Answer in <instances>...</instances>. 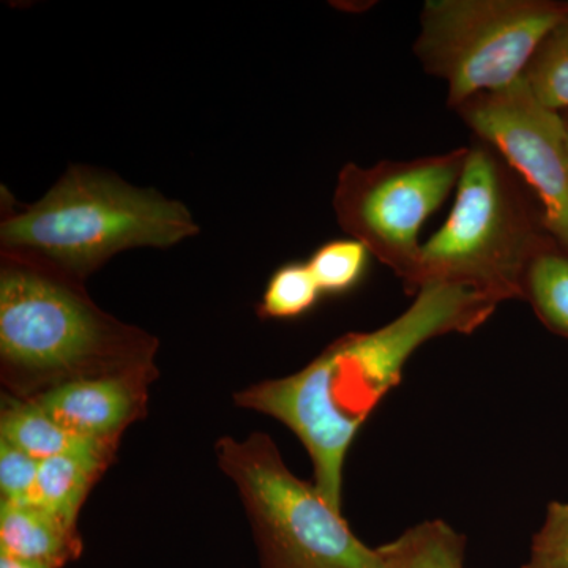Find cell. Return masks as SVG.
Returning <instances> with one entry per match:
<instances>
[{"label": "cell", "mask_w": 568, "mask_h": 568, "mask_svg": "<svg viewBox=\"0 0 568 568\" xmlns=\"http://www.w3.org/2000/svg\"><path fill=\"white\" fill-rule=\"evenodd\" d=\"M497 302L477 291L429 284L403 315L373 332L347 334L294 375L239 392L235 403L274 417L304 444L315 487L342 510L343 467L355 436L402 381L418 347L448 334H473Z\"/></svg>", "instance_id": "cell-1"}, {"label": "cell", "mask_w": 568, "mask_h": 568, "mask_svg": "<svg viewBox=\"0 0 568 568\" xmlns=\"http://www.w3.org/2000/svg\"><path fill=\"white\" fill-rule=\"evenodd\" d=\"M197 233L192 213L179 201L73 164L37 203L3 207L0 253L82 283L115 254L170 248Z\"/></svg>", "instance_id": "cell-2"}, {"label": "cell", "mask_w": 568, "mask_h": 568, "mask_svg": "<svg viewBox=\"0 0 568 568\" xmlns=\"http://www.w3.org/2000/svg\"><path fill=\"white\" fill-rule=\"evenodd\" d=\"M0 257L7 375L59 384L151 364L155 339L97 308L81 282L14 254Z\"/></svg>", "instance_id": "cell-3"}, {"label": "cell", "mask_w": 568, "mask_h": 568, "mask_svg": "<svg viewBox=\"0 0 568 568\" xmlns=\"http://www.w3.org/2000/svg\"><path fill=\"white\" fill-rule=\"evenodd\" d=\"M551 242L536 194L491 144L474 136L454 209L422 246L418 291L448 284L497 304L523 301L529 264Z\"/></svg>", "instance_id": "cell-4"}, {"label": "cell", "mask_w": 568, "mask_h": 568, "mask_svg": "<svg viewBox=\"0 0 568 568\" xmlns=\"http://www.w3.org/2000/svg\"><path fill=\"white\" fill-rule=\"evenodd\" d=\"M220 467L234 481L253 526L263 568H386L310 485L291 473L271 437H223Z\"/></svg>", "instance_id": "cell-5"}, {"label": "cell", "mask_w": 568, "mask_h": 568, "mask_svg": "<svg viewBox=\"0 0 568 568\" xmlns=\"http://www.w3.org/2000/svg\"><path fill=\"white\" fill-rule=\"evenodd\" d=\"M566 7L559 0H426L414 54L425 73L446 82L455 111L521 80Z\"/></svg>", "instance_id": "cell-6"}, {"label": "cell", "mask_w": 568, "mask_h": 568, "mask_svg": "<svg viewBox=\"0 0 568 568\" xmlns=\"http://www.w3.org/2000/svg\"><path fill=\"white\" fill-rule=\"evenodd\" d=\"M467 145L440 155L383 160L339 171L334 212L339 227L394 272L406 294L418 293L422 226L457 190Z\"/></svg>", "instance_id": "cell-7"}, {"label": "cell", "mask_w": 568, "mask_h": 568, "mask_svg": "<svg viewBox=\"0 0 568 568\" xmlns=\"http://www.w3.org/2000/svg\"><path fill=\"white\" fill-rule=\"evenodd\" d=\"M536 194L552 241L568 253V133L564 112L544 106L523 80L455 110Z\"/></svg>", "instance_id": "cell-8"}, {"label": "cell", "mask_w": 568, "mask_h": 568, "mask_svg": "<svg viewBox=\"0 0 568 568\" xmlns=\"http://www.w3.org/2000/svg\"><path fill=\"white\" fill-rule=\"evenodd\" d=\"M151 364L54 384L31 398L67 432L82 439L114 440L141 413Z\"/></svg>", "instance_id": "cell-9"}, {"label": "cell", "mask_w": 568, "mask_h": 568, "mask_svg": "<svg viewBox=\"0 0 568 568\" xmlns=\"http://www.w3.org/2000/svg\"><path fill=\"white\" fill-rule=\"evenodd\" d=\"M114 440L82 439L77 446L40 462L29 503L43 507L77 529V518L89 489L102 474Z\"/></svg>", "instance_id": "cell-10"}, {"label": "cell", "mask_w": 568, "mask_h": 568, "mask_svg": "<svg viewBox=\"0 0 568 568\" xmlns=\"http://www.w3.org/2000/svg\"><path fill=\"white\" fill-rule=\"evenodd\" d=\"M77 529L33 503L0 506V552L13 558L61 568L81 555Z\"/></svg>", "instance_id": "cell-11"}, {"label": "cell", "mask_w": 568, "mask_h": 568, "mask_svg": "<svg viewBox=\"0 0 568 568\" xmlns=\"http://www.w3.org/2000/svg\"><path fill=\"white\" fill-rule=\"evenodd\" d=\"M377 551L386 568H465L466 540L443 519H429Z\"/></svg>", "instance_id": "cell-12"}, {"label": "cell", "mask_w": 568, "mask_h": 568, "mask_svg": "<svg viewBox=\"0 0 568 568\" xmlns=\"http://www.w3.org/2000/svg\"><path fill=\"white\" fill-rule=\"evenodd\" d=\"M523 301L532 306L548 331L568 338V253L556 242L545 246L529 264Z\"/></svg>", "instance_id": "cell-13"}, {"label": "cell", "mask_w": 568, "mask_h": 568, "mask_svg": "<svg viewBox=\"0 0 568 568\" xmlns=\"http://www.w3.org/2000/svg\"><path fill=\"white\" fill-rule=\"evenodd\" d=\"M0 435L2 440L31 455L37 462L55 457L82 440V437L67 432L32 399L3 407Z\"/></svg>", "instance_id": "cell-14"}, {"label": "cell", "mask_w": 568, "mask_h": 568, "mask_svg": "<svg viewBox=\"0 0 568 568\" xmlns=\"http://www.w3.org/2000/svg\"><path fill=\"white\" fill-rule=\"evenodd\" d=\"M521 80L544 106L568 111V0L566 11L538 44Z\"/></svg>", "instance_id": "cell-15"}, {"label": "cell", "mask_w": 568, "mask_h": 568, "mask_svg": "<svg viewBox=\"0 0 568 568\" xmlns=\"http://www.w3.org/2000/svg\"><path fill=\"white\" fill-rule=\"evenodd\" d=\"M372 253L355 239H338L321 245L306 263L323 294L342 295L361 284Z\"/></svg>", "instance_id": "cell-16"}, {"label": "cell", "mask_w": 568, "mask_h": 568, "mask_svg": "<svg viewBox=\"0 0 568 568\" xmlns=\"http://www.w3.org/2000/svg\"><path fill=\"white\" fill-rule=\"evenodd\" d=\"M323 291L308 263H287L268 280L260 315L268 320H294L315 308Z\"/></svg>", "instance_id": "cell-17"}, {"label": "cell", "mask_w": 568, "mask_h": 568, "mask_svg": "<svg viewBox=\"0 0 568 568\" xmlns=\"http://www.w3.org/2000/svg\"><path fill=\"white\" fill-rule=\"evenodd\" d=\"M523 568H568V500H552Z\"/></svg>", "instance_id": "cell-18"}, {"label": "cell", "mask_w": 568, "mask_h": 568, "mask_svg": "<svg viewBox=\"0 0 568 568\" xmlns=\"http://www.w3.org/2000/svg\"><path fill=\"white\" fill-rule=\"evenodd\" d=\"M40 462L0 439V493L2 503H29Z\"/></svg>", "instance_id": "cell-19"}, {"label": "cell", "mask_w": 568, "mask_h": 568, "mask_svg": "<svg viewBox=\"0 0 568 568\" xmlns=\"http://www.w3.org/2000/svg\"><path fill=\"white\" fill-rule=\"evenodd\" d=\"M0 568H50L43 566V564L29 562V560H22L13 558V556L0 552Z\"/></svg>", "instance_id": "cell-20"}, {"label": "cell", "mask_w": 568, "mask_h": 568, "mask_svg": "<svg viewBox=\"0 0 568 568\" xmlns=\"http://www.w3.org/2000/svg\"><path fill=\"white\" fill-rule=\"evenodd\" d=\"M564 115H566V121H567V133H568V111H567V112H564Z\"/></svg>", "instance_id": "cell-21"}, {"label": "cell", "mask_w": 568, "mask_h": 568, "mask_svg": "<svg viewBox=\"0 0 568 568\" xmlns=\"http://www.w3.org/2000/svg\"><path fill=\"white\" fill-rule=\"evenodd\" d=\"M567 112V111H566Z\"/></svg>", "instance_id": "cell-22"}]
</instances>
